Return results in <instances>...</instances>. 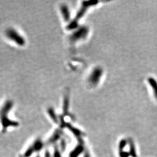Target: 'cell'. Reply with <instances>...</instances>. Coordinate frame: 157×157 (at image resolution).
<instances>
[{"mask_svg":"<svg viewBox=\"0 0 157 157\" xmlns=\"http://www.w3.org/2000/svg\"><path fill=\"white\" fill-rule=\"evenodd\" d=\"M13 105V101L8 100L4 102L0 109V123L3 133L6 132V130L10 128H16L19 126V123L17 121L11 120L8 117Z\"/></svg>","mask_w":157,"mask_h":157,"instance_id":"cell-1","label":"cell"},{"mask_svg":"<svg viewBox=\"0 0 157 157\" xmlns=\"http://www.w3.org/2000/svg\"><path fill=\"white\" fill-rule=\"evenodd\" d=\"M6 35L8 39L13 41L17 45H23L25 44V40L22 36L14 29L10 28L6 30Z\"/></svg>","mask_w":157,"mask_h":157,"instance_id":"cell-2","label":"cell"},{"mask_svg":"<svg viewBox=\"0 0 157 157\" xmlns=\"http://www.w3.org/2000/svg\"><path fill=\"white\" fill-rule=\"evenodd\" d=\"M148 82H149V84L152 88L155 97L157 100V81L154 78H150L148 79Z\"/></svg>","mask_w":157,"mask_h":157,"instance_id":"cell-3","label":"cell"}]
</instances>
